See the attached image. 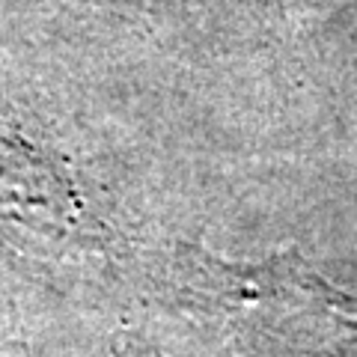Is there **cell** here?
<instances>
[{
	"label": "cell",
	"instance_id": "cell-2",
	"mask_svg": "<svg viewBox=\"0 0 357 357\" xmlns=\"http://www.w3.org/2000/svg\"><path fill=\"white\" fill-rule=\"evenodd\" d=\"M0 215L13 218L24 232L48 238L72 223V188L54 170L48 155L24 137L0 128Z\"/></svg>",
	"mask_w": 357,
	"mask_h": 357
},
{
	"label": "cell",
	"instance_id": "cell-1",
	"mask_svg": "<svg viewBox=\"0 0 357 357\" xmlns=\"http://www.w3.org/2000/svg\"><path fill=\"white\" fill-rule=\"evenodd\" d=\"M206 289L271 342L310 357H357V298L280 253L259 265L199 259Z\"/></svg>",
	"mask_w": 357,
	"mask_h": 357
}]
</instances>
